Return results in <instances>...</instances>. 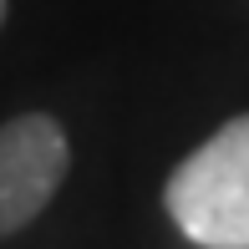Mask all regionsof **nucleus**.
Masks as SVG:
<instances>
[{
  "instance_id": "1",
  "label": "nucleus",
  "mask_w": 249,
  "mask_h": 249,
  "mask_svg": "<svg viewBox=\"0 0 249 249\" xmlns=\"http://www.w3.org/2000/svg\"><path fill=\"white\" fill-rule=\"evenodd\" d=\"M163 203L198 249H249V112L168 173Z\"/></svg>"
},
{
  "instance_id": "3",
  "label": "nucleus",
  "mask_w": 249,
  "mask_h": 249,
  "mask_svg": "<svg viewBox=\"0 0 249 249\" xmlns=\"http://www.w3.org/2000/svg\"><path fill=\"white\" fill-rule=\"evenodd\" d=\"M0 26H5V0H0Z\"/></svg>"
},
{
  "instance_id": "2",
  "label": "nucleus",
  "mask_w": 249,
  "mask_h": 249,
  "mask_svg": "<svg viewBox=\"0 0 249 249\" xmlns=\"http://www.w3.org/2000/svg\"><path fill=\"white\" fill-rule=\"evenodd\" d=\"M66 168L71 142L51 112H20L0 122V239L31 229L46 213Z\"/></svg>"
}]
</instances>
